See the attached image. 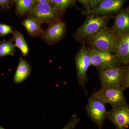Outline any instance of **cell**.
Segmentation results:
<instances>
[{
    "instance_id": "cell-18",
    "label": "cell",
    "mask_w": 129,
    "mask_h": 129,
    "mask_svg": "<svg viewBox=\"0 0 129 129\" xmlns=\"http://www.w3.org/2000/svg\"><path fill=\"white\" fill-rule=\"evenodd\" d=\"M12 38L9 40H3L0 42V58L7 56H14L16 46Z\"/></svg>"
},
{
    "instance_id": "cell-16",
    "label": "cell",
    "mask_w": 129,
    "mask_h": 129,
    "mask_svg": "<svg viewBox=\"0 0 129 129\" xmlns=\"http://www.w3.org/2000/svg\"><path fill=\"white\" fill-rule=\"evenodd\" d=\"M16 12L18 16L23 17L27 14L36 2L35 0H14Z\"/></svg>"
},
{
    "instance_id": "cell-14",
    "label": "cell",
    "mask_w": 129,
    "mask_h": 129,
    "mask_svg": "<svg viewBox=\"0 0 129 129\" xmlns=\"http://www.w3.org/2000/svg\"><path fill=\"white\" fill-rule=\"evenodd\" d=\"M31 72L30 64L25 58L19 57L18 65L13 77L14 83L17 84L23 83L30 76Z\"/></svg>"
},
{
    "instance_id": "cell-17",
    "label": "cell",
    "mask_w": 129,
    "mask_h": 129,
    "mask_svg": "<svg viewBox=\"0 0 129 129\" xmlns=\"http://www.w3.org/2000/svg\"><path fill=\"white\" fill-rule=\"evenodd\" d=\"M12 38L15 42L16 47L21 51L22 56L24 57L27 55L29 48L22 33L18 30H15Z\"/></svg>"
},
{
    "instance_id": "cell-11",
    "label": "cell",
    "mask_w": 129,
    "mask_h": 129,
    "mask_svg": "<svg viewBox=\"0 0 129 129\" xmlns=\"http://www.w3.org/2000/svg\"><path fill=\"white\" fill-rule=\"evenodd\" d=\"M106 118L115 126V129H127L129 126V105L127 102L113 107Z\"/></svg>"
},
{
    "instance_id": "cell-24",
    "label": "cell",
    "mask_w": 129,
    "mask_h": 129,
    "mask_svg": "<svg viewBox=\"0 0 129 129\" xmlns=\"http://www.w3.org/2000/svg\"><path fill=\"white\" fill-rule=\"evenodd\" d=\"M102 1V0H89L88 3H89L90 9H91L95 7Z\"/></svg>"
},
{
    "instance_id": "cell-5",
    "label": "cell",
    "mask_w": 129,
    "mask_h": 129,
    "mask_svg": "<svg viewBox=\"0 0 129 129\" xmlns=\"http://www.w3.org/2000/svg\"><path fill=\"white\" fill-rule=\"evenodd\" d=\"M87 47L89 53L91 65L97 70L104 69L123 64L115 53Z\"/></svg>"
},
{
    "instance_id": "cell-1",
    "label": "cell",
    "mask_w": 129,
    "mask_h": 129,
    "mask_svg": "<svg viewBox=\"0 0 129 129\" xmlns=\"http://www.w3.org/2000/svg\"><path fill=\"white\" fill-rule=\"evenodd\" d=\"M114 16V14L104 16L88 15L84 23L74 33V39L81 44L85 42L86 40L108 26L109 21Z\"/></svg>"
},
{
    "instance_id": "cell-26",
    "label": "cell",
    "mask_w": 129,
    "mask_h": 129,
    "mask_svg": "<svg viewBox=\"0 0 129 129\" xmlns=\"http://www.w3.org/2000/svg\"><path fill=\"white\" fill-rule=\"evenodd\" d=\"M35 1L36 2L41 3L50 2V0H35Z\"/></svg>"
},
{
    "instance_id": "cell-27",
    "label": "cell",
    "mask_w": 129,
    "mask_h": 129,
    "mask_svg": "<svg viewBox=\"0 0 129 129\" xmlns=\"http://www.w3.org/2000/svg\"><path fill=\"white\" fill-rule=\"evenodd\" d=\"M0 129H6L5 128H3L2 127L1 125H0Z\"/></svg>"
},
{
    "instance_id": "cell-25",
    "label": "cell",
    "mask_w": 129,
    "mask_h": 129,
    "mask_svg": "<svg viewBox=\"0 0 129 129\" xmlns=\"http://www.w3.org/2000/svg\"><path fill=\"white\" fill-rule=\"evenodd\" d=\"M75 1L81 3L83 5V7L85 8V9H90L89 6L88 1L89 0H75Z\"/></svg>"
},
{
    "instance_id": "cell-13",
    "label": "cell",
    "mask_w": 129,
    "mask_h": 129,
    "mask_svg": "<svg viewBox=\"0 0 129 129\" xmlns=\"http://www.w3.org/2000/svg\"><path fill=\"white\" fill-rule=\"evenodd\" d=\"M115 54L121 60L123 64H129V34L117 36Z\"/></svg>"
},
{
    "instance_id": "cell-22",
    "label": "cell",
    "mask_w": 129,
    "mask_h": 129,
    "mask_svg": "<svg viewBox=\"0 0 129 129\" xmlns=\"http://www.w3.org/2000/svg\"><path fill=\"white\" fill-rule=\"evenodd\" d=\"M13 28L10 25L0 23V37H4L9 34H14Z\"/></svg>"
},
{
    "instance_id": "cell-4",
    "label": "cell",
    "mask_w": 129,
    "mask_h": 129,
    "mask_svg": "<svg viewBox=\"0 0 129 129\" xmlns=\"http://www.w3.org/2000/svg\"><path fill=\"white\" fill-rule=\"evenodd\" d=\"M74 61L79 84L83 88L86 95H88V92L85 88L86 84L89 80L87 72L91 65L89 53L85 42L81 44L80 48L75 57Z\"/></svg>"
},
{
    "instance_id": "cell-19",
    "label": "cell",
    "mask_w": 129,
    "mask_h": 129,
    "mask_svg": "<svg viewBox=\"0 0 129 129\" xmlns=\"http://www.w3.org/2000/svg\"><path fill=\"white\" fill-rule=\"evenodd\" d=\"M50 3L54 7L65 12L67 9L75 5V0H50Z\"/></svg>"
},
{
    "instance_id": "cell-6",
    "label": "cell",
    "mask_w": 129,
    "mask_h": 129,
    "mask_svg": "<svg viewBox=\"0 0 129 129\" xmlns=\"http://www.w3.org/2000/svg\"><path fill=\"white\" fill-rule=\"evenodd\" d=\"M123 92L120 86H101L92 95L105 104H110L114 107L127 102Z\"/></svg>"
},
{
    "instance_id": "cell-21",
    "label": "cell",
    "mask_w": 129,
    "mask_h": 129,
    "mask_svg": "<svg viewBox=\"0 0 129 129\" xmlns=\"http://www.w3.org/2000/svg\"><path fill=\"white\" fill-rule=\"evenodd\" d=\"M120 87L124 91L128 89L129 88V64L127 65V68L125 70Z\"/></svg>"
},
{
    "instance_id": "cell-28",
    "label": "cell",
    "mask_w": 129,
    "mask_h": 129,
    "mask_svg": "<svg viewBox=\"0 0 129 129\" xmlns=\"http://www.w3.org/2000/svg\"><path fill=\"white\" fill-rule=\"evenodd\" d=\"M1 9H0V12H1Z\"/></svg>"
},
{
    "instance_id": "cell-10",
    "label": "cell",
    "mask_w": 129,
    "mask_h": 129,
    "mask_svg": "<svg viewBox=\"0 0 129 129\" xmlns=\"http://www.w3.org/2000/svg\"><path fill=\"white\" fill-rule=\"evenodd\" d=\"M48 27L41 36V39L48 45H52L61 40L67 32L66 23L62 19L48 23Z\"/></svg>"
},
{
    "instance_id": "cell-9",
    "label": "cell",
    "mask_w": 129,
    "mask_h": 129,
    "mask_svg": "<svg viewBox=\"0 0 129 129\" xmlns=\"http://www.w3.org/2000/svg\"><path fill=\"white\" fill-rule=\"evenodd\" d=\"M127 65L122 64L104 69L97 70L101 86H120Z\"/></svg>"
},
{
    "instance_id": "cell-23",
    "label": "cell",
    "mask_w": 129,
    "mask_h": 129,
    "mask_svg": "<svg viewBox=\"0 0 129 129\" xmlns=\"http://www.w3.org/2000/svg\"><path fill=\"white\" fill-rule=\"evenodd\" d=\"M14 4V0H0V9L7 11L11 9Z\"/></svg>"
},
{
    "instance_id": "cell-12",
    "label": "cell",
    "mask_w": 129,
    "mask_h": 129,
    "mask_svg": "<svg viewBox=\"0 0 129 129\" xmlns=\"http://www.w3.org/2000/svg\"><path fill=\"white\" fill-rule=\"evenodd\" d=\"M112 19L114 23L110 28L114 34L118 36L129 34V7L121 9Z\"/></svg>"
},
{
    "instance_id": "cell-3",
    "label": "cell",
    "mask_w": 129,
    "mask_h": 129,
    "mask_svg": "<svg viewBox=\"0 0 129 129\" xmlns=\"http://www.w3.org/2000/svg\"><path fill=\"white\" fill-rule=\"evenodd\" d=\"M117 36L108 26L102 29L86 41L91 48L115 53Z\"/></svg>"
},
{
    "instance_id": "cell-20",
    "label": "cell",
    "mask_w": 129,
    "mask_h": 129,
    "mask_svg": "<svg viewBox=\"0 0 129 129\" xmlns=\"http://www.w3.org/2000/svg\"><path fill=\"white\" fill-rule=\"evenodd\" d=\"M80 121V118L79 117L78 114L75 113L72 115L67 124L61 129H75Z\"/></svg>"
},
{
    "instance_id": "cell-2",
    "label": "cell",
    "mask_w": 129,
    "mask_h": 129,
    "mask_svg": "<svg viewBox=\"0 0 129 129\" xmlns=\"http://www.w3.org/2000/svg\"><path fill=\"white\" fill-rule=\"evenodd\" d=\"M64 13L50 2H36L27 14L28 16L34 19L42 24L62 19Z\"/></svg>"
},
{
    "instance_id": "cell-7",
    "label": "cell",
    "mask_w": 129,
    "mask_h": 129,
    "mask_svg": "<svg viewBox=\"0 0 129 129\" xmlns=\"http://www.w3.org/2000/svg\"><path fill=\"white\" fill-rule=\"evenodd\" d=\"M85 109L90 119L95 124L98 129H102L108 113L106 104L92 95L88 98Z\"/></svg>"
},
{
    "instance_id": "cell-15",
    "label": "cell",
    "mask_w": 129,
    "mask_h": 129,
    "mask_svg": "<svg viewBox=\"0 0 129 129\" xmlns=\"http://www.w3.org/2000/svg\"><path fill=\"white\" fill-rule=\"evenodd\" d=\"M21 24L25 28L28 34L31 37L41 36L44 31L42 28L40 23L28 16L22 22Z\"/></svg>"
},
{
    "instance_id": "cell-8",
    "label": "cell",
    "mask_w": 129,
    "mask_h": 129,
    "mask_svg": "<svg viewBox=\"0 0 129 129\" xmlns=\"http://www.w3.org/2000/svg\"><path fill=\"white\" fill-rule=\"evenodd\" d=\"M128 0H102L93 8L81 10L82 15L88 16L94 15L104 16L117 14L122 9Z\"/></svg>"
}]
</instances>
